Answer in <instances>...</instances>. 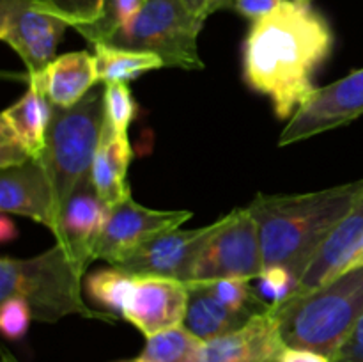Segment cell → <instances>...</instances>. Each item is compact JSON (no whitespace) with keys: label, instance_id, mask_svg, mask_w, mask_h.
Here are the masks:
<instances>
[{"label":"cell","instance_id":"1","mask_svg":"<svg viewBox=\"0 0 363 362\" xmlns=\"http://www.w3.org/2000/svg\"><path fill=\"white\" fill-rule=\"evenodd\" d=\"M328 20L314 0H286L279 9L252 21L243 46V78L272 99L279 119H291L318 87L315 71L332 55Z\"/></svg>","mask_w":363,"mask_h":362},{"label":"cell","instance_id":"2","mask_svg":"<svg viewBox=\"0 0 363 362\" xmlns=\"http://www.w3.org/2000/svg\"><path fill=\"white\" fill-rule=\"evenodd\" d=\"M362 194L363 180L311 194L255 195L247 208L259 224L264 268L282 266L300 283Z\"/></svg>","mask_w":363,"mask_h":362},{"label":"cell","instance_id":"3","mask_svg":"<svg viewBox=\"0 0 363 362\" xmlns=\"http://www.w3.org/2000/svg\"><path fill=\"white\" fill-rule=\"evenodd\" d=\"M269 309L286 346L333 358L363 316V266Z\"/></svg>","mask_w":363,"mask_h":362},{"label":"cell","instance_id":"4","mask_svg":"<svg viewBox=\"0 0 363 362\" xmlns=\"http://www.w3.org/2000/svg\"><path fill=\"white\" fill-rule=\"evenodd\" d=\"M85 272L59 243L28 259L4 256L0 261V298H23L35 322L57 323L66 316H82L116 323L117 316L85 304L82 295Z\"/></svg>","mask_w":363,"mask_h":362},{"label":"cell","instance_id":"5","mask_svg":"<svg viewBox=\"0 0 363 362\" xmlns=\"http://www.w3.org/2000/svg\"><path fill=\"white\" fill-rule=\"evenodd\" d=\"M105 123V92L91 91L69 109L53 106L39 163L52 185L59 215L78 185L91 176Z\"/></svg>","mask_w":363,"mask_h":362},{"label":"cell","instance_id":"6","mask_svg":"<svg viewBox=\"0 0 363 362\" xmlns=\"http://www.w3.org/2000/svg\"><path fill=\"white\" fill-rule=\"evenodd\" d=\"M204 20L184 0H147L137 14L105 45L158 55L165 67L202 70L199 34Z\"/></svg>","mask_w":363,"mask_h":362},{"label":"cell","instance_id":"7","mask_svg":"<svg viewBox=\"0 0 363 362\" xmlns=\"http://www.w3.org/2000/svg\"><path fill=\"white\" fill-rule=\"evenodd\" d=\"M264 270L259 224L248 208L233 209L216 220L215 229L199 251L186 284L220 279L254 280Z\"/></svg>","mask_w":363,"mask_h":362},{"label":"cell","instance_id":"8","mask_svg":"<svg viewBox=\"0 0 363 362\" xmlns=\"http://www.w3.org/2000/svg\"><path fill=\"white\" fill-rule=\"evenodd\" d=\"M69 25L39 0H0V39L23 60L27 73L45 70Z\"/></svg>","mask_w":363,"mask_h":362},{"label":"cell","instance_id":"9","mask_svg":"<svg viewBox=\"0 0 363 362\" xmlns=\"http://www.w3.org/2000/svg\"><path fill=\"white\" fill-rule=\"evenodd\" d=\"M363 116V67L333 84L318 87L280 133V146L346 126Z\"/></svg>","mask_w":363,"mask_h":362},{"label":"cell","instance_id":"10","mask_svg":"<svg viewBox=\"0 0 363 362\" xmlns=\"http://www.w3.org/2000/svg\"><path fill=\"white\" fill-rule=\"evenodd\" d=\"M191 215L194 213L186 209L162 212L147 208L128 195L121 202L110 206L108 219L96 245L94 259H103L113 265L158 234L179 229Z\"/></svg>","mask_w":363,"mask_h":362},{"label":"cell","instance_id":"11","mask_svg":"<svg viewBox=\"0 0 363 362\" xmlns=\"http://www.w3.org/2000/svg\"><path fill=\"white\" fill-rule=\"evenodd\" d=\"M215 229V222L199 229H172L158 234L152 240L131 252L112 266L131 275L169 277L186 283L191 265L204 241Z\"/></svg>","mask_w":363,"mask_h":362},{"label":"cell","instance_id":"12","mask_svg":"<svg viewBox=\"0 0 363 362\" xmlns=\"http://www.w3.org/2000/svg\"><path fill=\"white\" fill-rule=\"evenodd\" d=\"M188 300L190 287L183 280L135 275L133 290L123 311V318L145 337H151L183 325Z\"/></svg>","mask_w":363,"mask_h":362},{"label":"cell","instance_id":"13","mask_svg":"<svg viewBox=\"0 0 363 362\" xmlns=\"http://www.w3.org/2000/svg\"><path fill=\"white\" fill-rule=\"evenodd\" d=\"M110 206L101 199L92 176L82 181L71 194L59 215L55 229L57 243L62 245L85 270L94 263V251L103 233Z\"/></svg>","mask_w":363,"mask_h":362},{"label":"cell","instance_id":"14","mask_svg":"<svg viewBox=\"0 0 363 362\" xmlns=\"http://www.w3.org/2000/svg\"><path fill=\"white\" fill-rule=\"evenodd\" d=\"M0 209L43 224L55 233L59 224L52 185L39 160H30L0 172Z\"/></svg>","mask_w":363,"mask_h":362},{"label":"cell","instance_id":"15","mask_svg":"<svg viewBox=\"0 0 363 362\" xmlns=\"http://www.w3.org/2000/svg\"><path fill=\"white\" fill-rule=\"evenodd\" d=\"M286 348L272 309L252 316L245 325L204 341L202 362H275Z\"/></svg>","mask_w":363,"mask_h":362},{"label":"cell","instance_id":"16","mask_svg":"<svg viewBox=\"0 0 363 362\" xmlns=\"http://www.w3.org/2000/svg\"><path fill=\"white\" fill-rule=\"evenodd\" d=\"M28 87L46 96L53 106L69 109L91 92L99 82L96 55L84 52H69L57 55L45 70L25 75Z\"/></svg>","mask_w":363,"mask_h":362},{"label":"cell","instance_id":"17","mask_svg":"<svg viewBox=\"0 0 363 362\" xmlns=\"http://www.w3.org/2000/svg\"><path fill=\"white\" fill-rule=\"evenodd\" d=\"M50 13L62 18L69 27L92 45L110 38L140 11L147 0H39Z\"/></svg>","mask_w":363,"mask_h":362},{"label":"cell","instance_id":"18","mask_svg":"<svg viewBox=\"0 0 363 362\" xmlns=\"http://www.w3.org/2000/svg\"><path fill=\"white\" fill-rule=\"evenodd\" d=\"M363 240V194L357 202L350 215L340 222V226L333 231L332 236L326 240L321 251L318 252L312 263L308 265L307 272L298 283L296 290L291 297L315 290L323 284L330 283L337 275L346 270L347 261L354 254L357 247Z\"/></svg>","mask_w":363,"mask_h":362},{"label":"cell","instance_id":"19","mask_svg":"<svg viewBox=\"0 0 363 362\" xmlns=\"http://www.w3.org/2000/svg\"><path fill=\"white\" fill-rule=\"evenodd\" d=\"M131 162V146L128 133H119L105 123L101 142L92 163V183L108 206L117 204L131 195L128 185V167Z\"/></svg>","mask_w":363,"mask_h":362},{"label":"cell","instance_id":"20","mask_svg":"<svg viewBox=\"0 0 363 362\" xmlns=\"http://www.w3.org/2000/svg\"><path fill=\"white\" fill-rule=\"evenodd\" d=\"M53 105L38 89L28 87L27 92L7 106L0 116V123L7 124L14 131L32 160L41 158L46 146Z\"/></svg>","mask_w":363,"mask_h":362},{"label":"cell","instance_id":"21","mask_svg":"<svg viewBox=\"0 0 363 362\" xmlns=\"http://www.w3.org/2000/svg\"><path fill=\"white\" fill-rule=\"evenodd\" d=\"M188 287H190V300H188V311L183 325L199 339L211 341L225 336L240 329L252 318L230 311L201 284H188Z\"/></svg>","mask_w":363,"mask_h":362},{"label":"cell","instance_id":"22","mask_svg":"<svg viewBox=\"0 0 363 362\" xmlns=\"http://www.w3.org/2000/svg\"><path fill=\"white\" fill-rule=\"evenodd\" d=\"M96 62H98L99 82H131L149 71L165 67L158 55L140 50L119 48V46L99 43L94 45Z\"/></svg>","mask_w":363,"mask_h":362},{"label":"cell","instance_id":"23","mask_svg":"<svg viewBox=\"0 0 363 362\" xmlns=\"http://www.w3.org/2000/svg\"><path fill=\"white\" fill-rule=\"evenodd\" d=\"M202 353L204 341L181 325L147 337L137 358L140 362H202Z\"/></svg>","mask_w":363,"mask_h":362},{"label":"cell","instance_id":"24","mask_svg":"<svg viewBox=\"0 0 363 362\" xmlns=\"http://www.w3.org/2000/svg\"><path fill=\"white\" fill-rule=\"evenodd\" d=\"M84 283L85 291L94 304L101 305L105 312L123 318V311L133 290L135 275L110 265L108 268L85 275Z\"/></svg>","mask_w":363,"mask_h":362},{"label":"cell","instance_id":"25","mask_svg":"<svg viewBox=\"0 0 363 362\" xmlns=\"http://www.w3.org/2000/svg\"><path fill=\"white\" fill-rule=\"evenodd\" d=\"M204 286L216 300L222 302L223 305L234 312L247 316H255L259 312H264L269 309L257 293L255 287L250 286V280L243 279H220L211 280V283H199Z\"/></svg>","mask_w":363,"mask_h":362},{"label":"cell","instance_id":"26","mask_svg":"<svg viewBox=\"0 0 363 362\" xmlns=\"http://www.w3.org/2000/svg\"><path fill=\"white\" fill-rule=\"evenodd\" d=\"M105 110L106 124L119 133H128L131 121L137 114L131 89L124 82H110L105 84Z\"/></svg>","mask_w":363,"mask_h":362},{"label":"cell","instance_id":"27","mask_svg":"<svg viewBox=\"0 0 363 362\" xmlns=\"http://www.w3.org/2000/svg\"><path fill=\"white\" fill-rule=\"evenodd\" d=\"M255 280V293L269 305H277L287 300L296 290V279L289 270L282 266H269L261 272Z\"/></svg>","mask_w":363,"mask_h":362},{"label":"cell","instance_id":"28","mask_svg":"<svg viewBox=\"0 0 363 362\" xmlns=\"http://www.w3.org/2000/svg\"><path fill=\"white\" fill-rule=\"evenodd\" d=\"M34 319L27 302L20 297L4 298L0 305V330L9 341H18L27 334Z\"/></svg>","mask_w":363,"mask_h":362},{"label":"cell","instance_id":"29","mask_svg":"<svg viewBox=\"0 0 363 362\" xmlns=\"http://www.w3.org/2000/svg\"><path fill=\"white\" fill-rule=\"evenodd\" d=\"M30 155L7 124L0 123V169L30 162Z\"/></svg>","mask_w":363,"mask_h":362},{"label":"cell","instance_id":"30","mask_svg":"<svg viewBox=\"0 0 363 362\" xmlns=\"http://www.w3.org/2000/svg\"><path fill=\"white\" fill-rule=\"evenodd\" d=\"M286 0H234L230 9L250 21H257L279 9Z\"/></svg>","mask_w":363,"mask_h":362},{"label":"cell","instance_id":"31","mask_svg":"<svg viewBox=\"0 0 363 362\" xmlns=\"http://www.w3.org/2000/svg\"><path fill=\"white\" fill-rule=\"evenodd\" d=\"M234 0H184L190 11L206 21V18L222 9H230Z\"/></svg>","mask_w":363,"mask_h":362},{"label":"cell","instance_id":"32","mask_svg":"<svg viewBox=\"0 0 363 362\" xmlns=\"http://www.w3.org/2000/svg\"><path fill=\"white\" fill-rule=\"evenodd\" d=\"M275 362H332V358L323 353H318V351L286 346Z\"/></svg>","mask_w":363,"mask_h":362},{"label":"cell","instance_id":"33","mask_svg":"<svg viewBox=\"0 0 363 362\" xmlns=\"http://www.w3.org/2000/svg\"><path fill=\"white\" fill-rule=\"evenodd\" d=\"M16 234H18V231H16V227H14V224L11 222L6 215H4L2 220H0V238H2V241L13 240V238H16Z\"/></svg>","mask_w":363,"mask_h":362},{"label":"cell","instance_id":"34","mask_svg":"<svg viewBox=\"0 0 363 362\" xmlns=\"http://www.w3.org/2000/svg\"><path fill=\"white\" fill-rule=\"evenodd\" d=\"M360 266H363V240L360 241V245L357 247L354 254L351 256L350 261H347L346 270H344V272H347V270H353V268H360Z\"/></svg>","mask_w":363,"mask_h":362},{"label":"cell","instance_id":"35","mask_svg":"<svg viewBox=\"0 0 363 362\" xmlns=\"http://www.w3.org/2000/svg\"><path fill=\"white\" fill-rule=\"evenodd\" d=\"M2 362H18L7 350H2Z\"/></svg>","mask_w":363,"mask_h":362},{"label":"cell","instance_id":"36","mask_svg":"<svg viewBox=\"0 0 363 362\" xmlns=\"http://www.w3.org/2000/svg\"><path fill=\"white\" fill-rule=\"evenodd\" d=\"M124 362H140L138 358H133V361H124Z\"/></svg>","mask_w":363,"mask_h":362},{"label":"cell","instance_id":"37","mask_svg":"<svg viewBox=\"0 0 363 362\" xmlns=\"http://www.w3.org/2000/svg\"><path fill=\"white\" fill-rule=\"evenodd\" d=\"M354 362H363V358H360V361H354Z\"/></svg>","mask_w":363,"mask_h":362}]
</instances>
